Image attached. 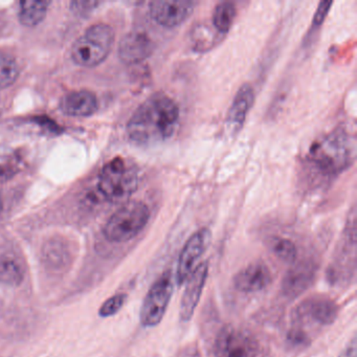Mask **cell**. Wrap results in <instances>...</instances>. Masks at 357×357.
Returning <instances> with one entry per match:
<instances>
[{
	"label": "cell",
	"instance_id": "5bb4252c",
	"mask_svg": "<svg viewBox=\"0 0 357 357\" xmlns=\"http://www.w3.org/2000/svg\"><path fill=\"white\" fill-rule=\"evenodd\" d=\"M154 51V43L147 33L133 31L121 40L119 56L125 63L135 64L148 59Z\"/></svg>",
	"mask_w": 357,
	"mask_h": 357
},
{
	"label": "cell",
	"instance_id": "ba28073f",
	"mask_svg": "<svg viewBox=\"0 0 357 357\" xmlns=\"http://www.w3.org/2000/svg\"><path fill=\"white\" fill-rule=\"evenodd\" d=\"M338 314V306L333 300L324 296H313L302 301L294 309V321L296 325L303 323L315 326L331 325Z\"/></svg>",
	"mask_w": 357,
	"mask_h": 357
},
{
	"label": "cell",
	"instance_id": "ac0fdd59",
	"mask_svg": "<svg viewBox=\"0 0 357 357\" xmlns=\"http://www.w3.org/2000/svg\"><path fill=\"white\" fill-rule=\"evenodd\" d=\"M24 280V264L10 255L0 256V284L8 287H17Z\"/></svg>",
	"mask_w": 357,
	"mask_h": 357
},
{
	"label": "cell",
	"instance_id": "2e32d148",
	"mask_svg": "<svg viewBox=\"0 0 357 357\" xmlns=\"http://www.w3.org/2000/svg\"><path fill=\"white\" fill-rule=\"evenodd\" d=\"M60 108L66 116L85 118L95 114L98 109V100L91 91H72L62 98Z\"/></svg>",
	"mask_w": 357,
	"mask_h": 357
},
{
	"label": "cell",
	"instance_id": "7402d4cb",
	"mask_svg": "<svg viewBox=\"0 0 357 357\" xmlns=\"http://www.w3.org/2000/svg\"><path fill=\"white\" fill-rule=\"evenodd\" d=\"M20 70L15 59L0 53V89L11 86L17 80Z\"/></svg>",
	"mask_w": 357,
	"mask_h": 357
},
{
	"label": "cell",
	"instance_id": "9a60e30c",
	"mask_svg": "<svg viewBox=\"0 0 357 357\" xmlns=\"http://www.w3.org/2000/svg\"><path fill=\"white\" fill-rule=\"evenodd\" d=\"M254 102V89L252 85L245 83L238 89L227 112V125L231 132H238L242 128Z\"/></svg>",
	"mask_w": 357,
	"mask_h": 357
},
{
	"label": "cell",
	"instance_id": "277c9868",
	"mask_svg": "<svg viewBox=\"0 0 357 357\" xmlns=\"http://www.w3.org/2000/svg\"><path fill=\"white\" fill-rule=\"evenodd\" d=\"M150 210L142 202H129L121 206L104 227L108 241L124 243L137 237L149 222Z\"/></svg>",
	"mask_w": 357,
	"mask_h": 357
},
{
	"label": "cell",
	"instance_id": "d4e9b609",
	"mask_svg": "<svg viewBox=\"0 0 357 357\" xmlns=\"http://www.w3.org/2000/svg\"><path fill=\"white\" fill-rule=\"evenodd\" d=\"M356 338L353 337L338 357H356Z\"/></svg>",
	"mask_w": 357,
	"mask_h": 357
},
{
	"label": "cell",
	"instance_id": "52a82bcc",
	"mask_svg": "<svg viewBox=\"0 0 357 357\" xmlns=\"http://www.w3.org/2000/svg\"><path fill=\"white\" fill-rule=\"evenodd\" d=\"M216 357H258L259 344L256 338L240 328H223L214 344Z\"/></svg>",
	"mask_w": 357,
	"mask_h": 357
},
{
	"label": "cell",
	"instance_id": "e0dca14e",
	"mask_svg": "<svg viewBox=\"0 0 357 357\" xmlns=\"http://www.w3.org/2000/svg\"><path fill=\"white\" fill-rule=\"evenodd\" d=\"M314 271L309 264H300L288 273L284 279L283 290L287 296L302 294L312 282Z\"/></svg>",
	"mask_w": 357,
	"mask_h": 357
},
{
	"label": "cell",
	"instance_id": "ffe728a7",
	"mask_svg": "<svg viewBox=\"0 0 357 357\" xmlns=\"http://www.w3.org/2000/svg\"><path fill=\"white\" fill-rule=\"evenodd\" d=\"M237 10L231 1H222L213 11L212 22L215 30L220 34H227L235 22Z\"/></svg>",
	"mask_w": 357,
	"mask_h": 357
},
{
	"label": "cell",
	"instance_id": "44dd1931",
	"mask_svg": "<svg viewBox=\"0 0 357 357\" xmlns=\"http://www.w3.org/2000/svg\"><path fill=\"white\" fill-rule=\"evenodd\" d=\"M273 254L285 263H294L298 256L296 244L284 237H273L269 243Z\"/></svg>",
	"mask_w": 357,
	"mask_h": 357
},
{
	"label": "cell",
	"instance_id": "5b68a950",
	"mask_svg": "<svg viewBox=\"0 0 357 357\" xmlns=\"http://www.w3.org/2000/svg\"><path fill=\"white\" fill-rule=\"evenodd\" d=\"M114 41L112 26L98 24L87 29L72 47L73 60L83 68L99 66L109 55Z\"/></svg>",
	"mask_w": 357,
	"mask_h": 357
},
{
	"label": "cell",
	"instance_id": "3957f363",
	"mask_svg": "<svg viewBox=\"0 0 357 357\" xmlns=\"http://www.w3.org/2000/svg\"><path fill=\"white\" fill-rule=\"evenodd\" d=\"M139 187L137 167L122 158L108 162L100 174L99 188L108 202L119 204L127 202Z\"/></svg>",
	"mask_w": 357,
	"mask_h": 357
},
{
	"label": "cell",
	"instance_id": "d6986e66",
	"mask_svg": "<svg viewBox=\"0 0 357 357\" xmlns=\"http://www.w3.org/2000/svg\"><path fill=\"white\" fill-rule=\"evenodd\" d=\"M50 3L47 1H22L20 20L26 26H35L40 24L47 15Z\"/></svg>",
	"mask_w": 357,
	"mask_h": 357
},
{
	"label": "cell",
	"instance_id": "7c38bea8",
	"mask_svg": "<svg viewBox=\"0 0 357 357\" xmlns=\"http://www.w3.org/2000/svg\"><path fill=\"white\" fill-rule=\"evenodd\" d=\"M208 275V262L200 263L194 268L190 277L188 278L187 286L183 294L181 302L179 317L183 321H189L193 317L196 307L199 303L200 296L204 291Z\"/></svg>",
	"mask_w": 357,
	"mask_h": 357
},
{
	"label": "cell",
	"instance_id": "8fae6325",
	"mask_svg": "<svg viewBox=\"0 0 357 357\" xmlns=\"http://www.w3.org/2000/svg\"><path fill=\"white\" fill-rule=\"evenodd\" d=\"M195 3L189 0H155L149 5L153 20L165 28H175L183 24L194 11Z\"/></svg>",
	"mask_w": 357,
	"mask_h": 357
},
{
	"label": "cell",
	"instance_id": "6da1fadb",
	"mask_svg": "<svg viewBox=\"0 0 357 357\" xmlns=\"http://www.w3.org/2000/svg\"><path fill=\"white\" fill-rule=\"evenodd\" d=\"M181 118L176 102L165 93L148 98L127 124L129 137L139 145H153L170 139Z\"/></svg>",
	"mask_w": 357,
	"mask_h": 357
},
{
	"label": "cell",
	"instance_id": "9c48e42d",
	"mask_svg": "<svg viewBox=\"0 0 357 357\" xmlns=\"http://www.w3.org/2000/svg\"><path fill=\"white\" fill-rule=\"evenodd\" d=\"M212 239V231L208 227L196 231L188 239L179 255L176 269V282L179 286L187 281L195 268L198 259L204 254Z\"/></svg>",
	"mask_w": 357,
	"mask_h": 357
},
{
	"label": "cell",
	"instance_id": "4fadbf2b",
	"mask_svg": "<svg viewBox=\"0 0 357 357\" xmlns=\"http://www.w3.org/2000/svg\"><path fill=\"white\" fill-rule=\"evenodd\" d=\"M273 281V273L265 263L257 261L240 269L234 277V286L243 294H256L266 289Z\"/></svg>",
	"mask_w": 357,
	"mask_h": 357
},
{
	"label": "cell",
	"instance_id": "484cf974",
	"mask_svg": "<svg viewBox=\"0 0 357 357\" xmlns=\"http://www.w3.org/2000/svg\"><path fill=\"white\" fill-rule=\"evenodd\" d=\"M1 210H3V202H1V198H0V213H1Z\"/></svg>",
	"mask_w": 357,
	"mask_h": 357
},
{
	"label": "cell",
	"instance_id": "cb8c5ba5",
	"mask_svg": "<svg viewBox=\"0 0 357 357\" xmlns=\"http://www.w3.org/2000/svg\"><path fill=\"white\" fill-rule=\"evenodd\" d=\"M332 5H333V3L329 1V0L319 3V7H317V11H315L314 16H313L311 30L319 28V26L323 24L326 17H327L328 13L330 12V9H331Z\"/></svg>",
	"mask_w": 357,
	"mask_h": 357
},
{
	"label": "cell",
	"instance_id": "603a6c76",
	"mask_svg": "<svg viewBox=\"0 0 357 357\" xmlns=\"http://www.w3.org/2000/svg\"><path fill=\"white\" fill-rule=\"evenodd\" d=\"M127 301V296L125 294H116L110 296L102 304L99 309V315L101 317H110L116 315L124 306Z\"/></svg>",
	"mask_w": 357,
	"mask_h": 357
},
{
	"label": "cell",
	"instance_id": "30bf717a",
	"mask_svg": "<svg viewBox=\"0 0 357 357\" xmlns=\"http://www.w3.org/2000/svg\"><path fill=\"white\" fill-rule=\"evenodd\" d=\"M76 255V248L68 240L53 238L41 248V263L47 271L59 275L70 271Z\"/></svg>",
	"mask_w": 357,
	"mask_h": 357
},
{
	"label": "cell",
	"instance_id": "7a4b0ae2",
	"mask_svg": "<svg viewBox=\"0 0 357 357\" xmlns=\"http://www.w3.org/2000/svg\"><path fill=\"white\" fill-rule=\"evenodd\" d=\"M355 156V137L344 129H336L311 145L308 160L319 172L334 176L347 170L354 162Z\"/></svg>",
	"mask_w": 357,
	"mask_h": 357
},
{
	"label": "cell",
	"instance_id": "8992f818",
	"mask_svg": "<svg viewBox=\"0 0 357 357\" xmlns=\"http://www.w3.org/2000/svg\"><path fill=\"white\" fill-rule=\"evenodd\" d=\"M173 294V278L170 271L162 273L150 287L142 305L139 319L146 328L160 325L168 309Z\"/></svg>",
	"mask_w": 357,
	"mask_h": 357
}]
</instances>
